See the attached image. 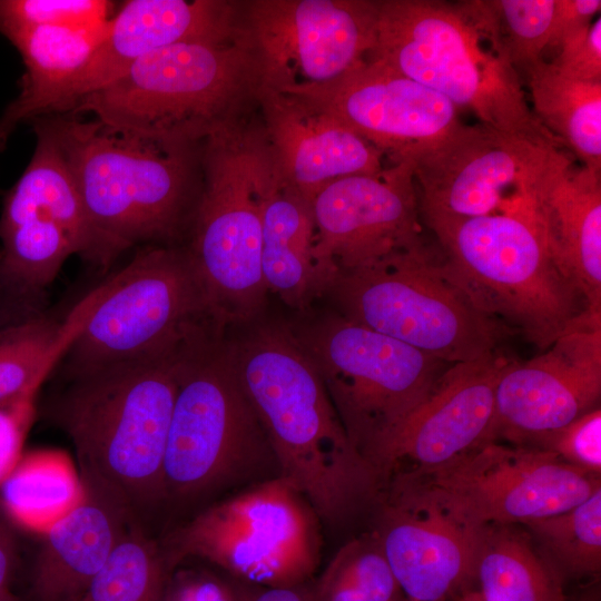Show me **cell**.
I'll return each mask as SVG.
<instances>
[{
    "label": "cell",
    "mask_w": 601,
    "mask_h": 601,
    "mask_svg": "<svg viewBox=\"0 0 601 601\" xmlns=\"http://www.w3.org/2000/svg\"><path fill=\"white\" fill-rule=\"evenodd\" d=\"M87 497V486L68 453H22L0 486V504L18 526L46 535Z\"/></svg>",
    "instance_id": "f1b7e54d"
},
{
    "label": "cell",
    "mask_w": 601,
    "mask_h": 601,
    "mask_svg": "<svg viewBox=\"0 0 601 601\" xmlns=\"http://www.w3.org/2000/svg\"><path fill=\"white\" fill-rule=\"evenodd\" d=\"M49 312L0 334V404L36 393L56 367L78 325Z\"/></svg>",
    "instance_id": "4dcf8cb0"
},
{
    "label": "cell",
    "mask_w": 601,
    "mask_h": 601,
    "mask_svg": "<svg viewBox=\"0 0 601 601\" xmlns=\"http://www.w3.org/2000/svg\"><path fill=\"white\" fill-rule=\"evenodd\" d=\"M250 601H312L311 587L266 588Z\"/></svg>",
    "instance_id": "ee69618b"
},
{
    "label": "cell",
    "mask_w": 601,
    "mask_h": 601,
    "mask_svg": "<svg viewBox=\"0 0 601 601\" xmlns=\"http://www.w3.org/2000/svg\"><path fill=\"white\" fill-rule=\"evenodd\" d=\"M16 543L10 530L0 521V591L9 590L17 560Z\"/></svg>",
    "instance_id": "7bdbcfd3"
},
{
    "label": "cell",
    "mask_w": 601,
    "mask_h": 601,
    "mask_svg": "<svg viewBox=\"0 0 601 601\" xmlns=\"http://www.w3.org/2000/svg\"><path fill=\"white\" fill-rule=\"evenodd\" d=\"M374 528L386 560L411 601H454L472 588L482 524L449 493L421 477L387 479Z\"/></svg>",
    "instance_id": "5bb4252c"
},
{
    "label": "cell",
    "mask_w": 601,
    "mask_h": 601,
    "mask_svg": "<svg viewBox=\"0 0 601 601\" xmlns=\"http://www.w3.org/2000/svg\"><path fill=\"white\" fill-rule=\"evenodd\" d=\"M85 484L86 500L43 535L32 574L37 601L79 599L134 520L117 497Z\"/></svg>",
    "instance_id": "d4e9b609"
},
{
    "label": "cell",
    "mask_w": 601,
    "mask_h": 601,
    "mask_svg": "<svg viewBox=\"0 0 601 601\" xmlns=\"http://www.w3.org/2000/svg\"><path fill=\"white\" fill-rule=\"evenodd\" d=\"M108 21L95 29L38 27L8 39L20 52L26 71L20 93L0 116V151L20 124L55 114L102 38Z\"/></svg>",
    "instance_id": "484cf974"
},
{
    "label": "cell",
    "mask_w": 601,
    "mask_h": 601,
    "mask_svg": "<svg viewBox=\"0 0 601 601\" xmlns=\"http://www.w3.org/2000/svg\"><path fill=\"white\" fill-rule=\"evenodd\" d=\"M169 571L161 548L134 519L77 601H162Z\"/></svg>",
    "instance_id": "836d02e7"
},
{
    "label": "cell",
    "mask_w": 601,
    "mask_h": 601,
    "mask_svg": "<svg viewBox=\"0 0 601 601\" xmlns=\"http://www.w3.org/2000/svg\"><path fill=\"white\" fill-rule=\"evenodd\" d=\"M424 224L436 237L443 275L538 348H549L588 309L554 266L529 200L501 213Z\"/></svg>",
    "instance_id": "5b68a950"
},
{
    "label": "cell",
    "mask_w": 601,
    "mask_h": 601,
    "mask_svg": "<svg viewBox=\"0 0 601 601\" xmlns=\"http://www.w3.org/2000/svg\"><path fill=\"white\" fill-rule=\"evenodd\" d=\"M522 446H530L551 452L572 466L600 475V406L579 416L562 427L529 439Z\"/></svg>",
    "instance_id": "74e56055"
},
{
    "label": "cell",
    "mask_w": 601,
    "mask_h": 601,
    "mask_svg": "<svg viewBox=\"0 0 601 601\" xmlns=\"http://www.w3.org/2000/svg\"><path fill=\"white\" fill-rule=\"evenodd\" d=\"M73 176L93 239V267L140 246H177L201 186L200 145L145 137L72 112L41 116Z\"/></svg>",
    "instance_id": "7a4b0ae2"
},
{
    "label": "cell",
    "mask_w": 601,
    "mask_h": 601,
    "mask_svg": "<svg viewBox=\"0 0 601 601\" xmlns=\"http://www.w3.org/2000/svg\"><path fill=\"white\" fill-rule=\"evenodd\" d=\"M526 73L539 122L583 166L601 169V81L572 79L543 59Z\"/></svg>",
    "instance_id": "f546056e"
},
{
    "label": "cell",
    "mask_w": 601,
    "mask_h": 601,
    "mask_svg": "<svg viewBox=\"0 0 601 601\" xmlns=\"http://www.w3.org/2000/svg\"><path fill=\"white\" fill-rule=\"evenodd\" d=\"M246 29L243 3L224 0H130L111 16L86 66L55 114L120 77L158 49L184 42L225 41Z\"/></svg>",
    "instance_id": "44dd1931"
},
{
    "label": "cell",
    "mask_w": 601,
    "mask_h": 601,
    "mask_svg": "<svg viewBox=\"0 0 601 601\" xmlns=\"http://www.w3.org/2000/svg\"><path fill=\"white\" fill-rule=\"evenodd\" d=\"M162 601H238V599L231 588L217 577L201 572H185L167 584Z\"/></svg>",
    "instance_id": "60d3db41"
},
{
    "label": "cell",
    "mask_w": 601,
    "mask_h": 601,
    "mask_svg": "<svg viewBox=\"0 0 601 601\" xmlns=\"http://www.w3.org/2000/svg\"><path fill=\"white\" fill-rule=\"evenodd\" d=\"M600 8V0H555L549 47H559L568 38L587 29Z\"/></svg>",
    "instance_id": "b9f144b4"
},
{
    "label": "cell",
    "mask_w": 601,
    "mask_h": 601,
    "mask_svg": "<svg viewBox=\"0 0 601 601\" xmlns=\"http://www.w3.org/2000/svg\"><path fill=\"white\" fill-rule=\"evenodd\" d=\"M220 333L203 331L181 348L164 459V497L209 492L270 451Z\"/></svg>",
    "instance_id": "30bf717a"
},
{
    "label": "cell",
    "mask_w": 601,
    "mask_h": 601,
    "mask_svg": "<svg viewBox=\"0 0 601 601\" xmlns=\"http://www.w3.org/2000/svg\"><path fill=\"white\" fill-rule=\"evenodd\" d=\"M318 256L338 274L423 244L416 185L407 160L376 175L322 187L311 201Z\"/></svg>",
    "instance_id": "ac0fdd59"
},
{
    "label": "cell",
    "mask_w": 601,
    "mask_h": 601,
    "mask_svg": "<svg viewBox=\"0 0 601 601\" xmlns=\"http://www.w3.org/2000/svg\"><path fill=\"white\" fill-rule=\"evenodd\" d=\"M256 105L283 177L309 203L333 180L384 169L378 148L309 100L262 82Z\"/></svg>",
    "instance_id": "7402d4cb"
},
{
    "label": "cell",
    "mask_w": 601,
    "mask_h": 601,
    "mask_svg": "<svg viewBox=\"0 0 601 601\" xmlns=\"http://www.w3.org/2000/svg\"><path fill=\"white\" fill-rule=\"evenodd\" d=\"M454 601H484L481 595L474 590L469 589L461 593Z\"/></svg>",
    "instance_id": "f6af8a7d"
},
{
    "label": "cell",
    "mask_w": 601,
    "mask_h": 601,
    "mask_svg": "<svg viewBox=\"0 0 601 601\" xmlns=\"http://www.w3.org/2000/svg\"><path fill=\"white\" fill-rule=\"evenodd\" d=\"M402 601H411V600H408V599L405 598V599H403Z\"/></svg>",
    "instance_id": "7dc6e473"
},
{
    "label": "cell",
    "mask_w": 601,
    "mask_h": 601,
    "mask_svg": "<svg viewBox=\"0 0 601 601\" xmlns=\"http://www.w3.org/2000/svg\"><path fill=\"white\" fill-rule=\"evenodd\" d=\"M312 601L405 599L374 532L344 544L311 587Z\"/></svg>",
    "instance_id": "e575fe53"
},
{
    "label": "cell",
    "mask_w": 601,
    "mask_h": 601,
    "mask_svg": "<svg viewBox=\"0 0 601 601\" xmlns=\"http://www.w3.org/2000/svg\"><path fill=\"white\" fill-rule=\"evenodd\" d=\"M36 393L0 404V486L22 455L32 425Z\"/></svg>",
    "instance_id": "ab89813d"
},
{
    "label": "cell",
    "mask_w": 601,
    "mask_h": 601,
    "mask_svg": "<svg viewBox=\"0 0 601 601\" xmlns=\"http://www.w3.org/2000/svg\"><path fill=\"white\" fill-rule=\"evenodd\" d=\"M424 242L338 275L331 292L349 321L449 364L499 352L516 332L480 311L442 273Z\"/></svg>",
    "instance_id": "9c48e42d"
},
{
    "label": "cell",
    "mask_w": 601,
    "mask_h": 601,
    "mask_svg": "<svg viewBox=\"0 0 601 601\" xmlns=\"http://www.w3.org/2000/svg\"><path fill=\"white\" fill-rule=\"evenodd\" d=\"M551 65L563 76L581 81H601V18L568 38Z\"/></svg>",
    "instance_id": "f35d334b"
},
{
    "label": "cell",
    "mask_w": 601,
    "mask_h": 601,
    "mask_svg": "<svg viewBox=\"0 0 601 601\" xmlns=\"http://www.w3.org/2000/svg\"><path fill=\"white\" fill-rule=\"evenodd\" d=\"M561 580L594 578L601 570V489L578 505L523 524Z\"/></svg>",
    "instance_id": "d6a6232c"
},
{
    "label": "cell",
    "mask_w": 601,
    "mask_h": 601,
    "mask_svg": "<svg viewBox=\"0 0 601 601\" xmlns=\"http://www.w3.org/2000/svg\"><path fill=\"white\" fill-rule=\"evenodd\" d=\"M324 109L392 161L457 127V107L381 62L364 59L324 83L277 88Z\"/></svg>",
    "instance_id": "ffe728a7"
},
{
    "label": "cell",
    "mask_w": 601,
    "mask_h": 601,
    "mask_svg": "<svg viewBox=\"0 0 601 601\" xmlns=\"http://www.w3.org/2000/svg\"><path fill=\"white\" fill-rule=\"evenodd\" d=\"M227 349L279 475L317 516L337 523L376 503L381 480L351 442L298 337L264 327Z\"/></svg>",
    "instance_id": "6da1fadb"
},
{
    "label": "cell",
    "mask_w": 601,
    "mask_h": 601,
    "mask_svg": "<svg viewBox=\"0 0 601 601\" xmlns=\"http://www.w3.org/2000/svg\"><path fill=\"white\" fill-rule=\"evenodd\" d=\"M459 7L515 71L525 72L542 60L551 38L555 0L469 1Z\"/></svg>",
    "instance_id": "1f68e13d"
},
{
    "label": "cell",
    "mask_w": 601,
    "mask_h": 601,
    "mask_svg": "<svg viewBox=\"0 0 601 601\" xmlns=\"http://www.w3.org/2000/svg\"><path fill=\"white\" fill-rule=\"evenodd\" d=\"M546 349L525 362L512 358L504 368L490 442L522 445L599 407L601 312L585 309Z\"/></svg>",
    "instance_id": "e0dca14e"
},
{
    "label": "cell",
    "mask_w": 601,
    "mask_h": 601,
    "mask_svg": "<svg viewBox=\"0 0 601 601\" xmlns=\"http://www.w3.org/2000/svg\"><path fill=\"white\" fill-rule=\"evenodd\" d=\"M410 162L423 223L465 219L513 209L569 158L559 149L462 122L400 158ZM392 161V162H393Z\"/></svg>",
    "instance_id": "4fadbf2b"
},
{
    "label": "cell",
    "mask_w": 601,
    "mask_h": 601,
    "mask_svg": "<svg viewBox=\"0 0 601 601\" xmlns=\"http://www.w3.org/2000/svg\"><path fill=\"white\" fill-rule=\"evenodd\" d=\"M75 601H77V600H75Z\"/></svg>",
    "instance_id": "c3c4849f"
},
{
    "label": "cell",
    "mask_w": 601,
    "mask_h": 601,
    "mask_svg": "<svg viewBox=\"0 0 601 601\" xmlns=\"http://www.w3.org/2000/svg\"><path fill=\"white\" fill-rule=\"evenodd\" d=\"M529 203L554 266L589 311L601 312L600 174L573 168L568 159L543 178Z\"/></svg>",
    "instance_id": "603a6c76"
},
{
    "label": "cell",
    "mask_w": 601,
    "mask_h": 601,
    "mask_svg": "<svg viewBox=\"0 0 601 601\" xmlns=\"http://www.w3.org/2000/svg\"><path fill=\"white\" fill-rule=\"evenodd\" d=\"M243 13L262 82L275 88L334 80L376 43L378 1L252 0Z\"/></svg>",
    "instance_id": "9a60e30c"
},
{
    "label": "cell",
    "mask_w": 601,
    "mask_h": 601,
    "mask_svg": "<svg viewBox=\"0 0 601 601\" xmlns=\"http://www.w3.org/2000/svg\"><path fill=\"white\" fill-rule=\"evenodd\" d=\"M484 601H565L562 580L519 524H482L472 588Z\"/></svg>",
    "instance_id": "83f0119b"
},
{
    "label": "cell",
    "mask_w": 601,
    "mask_h": 601,
    "mask_svg": "<svg viewBox=\"0 0 601 601\" xmlns=\"http://www.w3.org/2000/svg\"><path fill=\"white\" fill-rule=\"evenodd\" d=\"M31 124L36 149L26 170L3 198L0 221L30 215L47 217L67 231L76 254L93 266V239L68 162L45 118L38 117Z\"/></svg>",
    "instance_id": "4316f807"
},
{
    "label": "cell",
    "mask_w": 601,
    "mask_h": 601,
    "mask_svg": "<svg viewBox=\"0 0 601 601\" xmlns=\"http://www.w3.org/2000/svg\"><path fill=\"white\" fill-rule=\"evenodd\" d=\"M262 127L240 118L200 145L201 186L187 252L224 327L262 307V205L273 165Z\"/></svg>",
    "instance_id": "52a82bcc"
},
{
    "label": "cell",
    "mask_w": 601,
    "mask_h": 601,
    "mask_svg": "<svg viewBox=\"0 0 601 601\" xmlns=\"http://www.w3.org/2000/svg\"><path fill=\"white\" fill-rule=\"evenodd\" d=\"M297 337L351 442L373 467L391 435L451 365L343 315Z\"/></svg>",
    "instance_id": "7c38bea8"
},
{
    "label": "cell",
    "mask_w": 601,
    "mask_h": 601,
    "mask_svg": "<svg viewBox=\"0 0 601 601\" xmlns=\"http://www.w3.org/2000/svg\"><path fill=\"white\" fill-rule=\"evenodd\" d=\"M459 6L432 0L378 1L377 61L470 109L481 125L538 146L563 145L536 119L515 69Z\"/></svg>",
    "instance_id": "8992f818"
},
{
    "label": "cell",
    "mask_w": 601,
    "mask_h": 601,
    "mask_svg": "<svg viewBox=\"0 0 601 601\" xmlns=\"http://www.w3.org/2000/svg\"><path fill=\"white\" fill-rule=\"evenodd\" d=\"M259 56L246 29L225 41L177 43L150 52L69 111L145 137L201 144L256 104Z\"/></svg>",
    "instance_id": "277c9868"
},
{
    "label": "cell",
    "mask_w": 601,
    "mask_h": 601,
    "mask_svg": "<svg viewBox=\"0 0 601 601\" xmlns=\"http://www.w3.org/2000/svg\"><path fill=\"white\" fill-rule=\"evenodd\" d=\"M181 346L77 375L50 405L73 444L85 483L134 514L164 497L162 473Z\"/></svg>",
    "instance_id": "3957f363"
},
{
    "label": "cell",
    "mask_w": 601,
    "mask_h": 601,
    "mask_svg": "<svg viewBox=\"0 0 601 601\" xmlns=\"http://www.w3.org/2000/svg\"><path fill=\"white\" fill-rule=\"evenodd\" d=\"M105 0H0V33L7 39L38 27L95 29L111 17Z\"/></svg>",
    "instance_id": "8d00e7d4"
},
{
    "label": "cell",
    "mask_w": 601,
    "mask_h": 601,
    "mask_svg": "<svg viewBox=\"0 0 601 601\" xmlns=\"http://www.w3.org/2000/svg\"><path fill=\"white\" fill-rule=\"evenodd\" d=\"M453 496L480 524H525L566 511L601 489L600 475L555 454L497 441L436 469L408 474Z\"/></svg>",
    "instance_id": "2e32d148"
},
{
    "label": "cell",
    "mask_w": 601,
    "mask_h": 601,
    "mask_svg": "<svg viewBox=\"0 0 601 601\" xmlns=\"http://www.w3.org/2000/svg\"><path fill=\"white\" fill-rule=\"evenodd\" d=\"M262 275L266 289L295 308L331 292L339 275L317 254L311 203L285 180L275 158L263 195Z\"/></svg>",
    "instance_id": "cb8c5ba5"
},
{
    "label": "cell",
    "mask_w": 601,
    "mask_h": 601,
    "mask_svg": "<svg viewBox=\"0 0 601 601\" xmlns=\"http://www.w3.org/2000/svg\"><path fill=\"white\" fill-rule=\"evenodd\" d=\"M82 302L81 319L57 363L66 380L173 352L217 323L185 246L141 247Z\"/></svg>",
    "instance_id": "ba28073f"
},
{
    "label": "cell",
    "mask_w": 601,
    "mask_h": 601,
    "mask_svg": "<svg viewBox=\"0 0 601 601\" xmlns=\"http://www.w3.org/2000/svg\"><path fill=\"white\" fill-rule=\"evenodd\" d=\"M511 359L499 351L451 364L378 454L374 467L381 484L436 469L490 442L496 386Z\"/></svg>",
    "instance_id": "d6986e66"
},
{
    "label": "cell",
    "mask_w": 601,
    "mask_h": 601,
    "mask_svg": "<svg viewBox=\"0 0 601 601\" xmlns=\"http://www.w3.org/2000/svg\"><path fill=\"white\" fill-rule=\"evenodd\" d=\"M0 252L4 269L38 292H47L65 260L76 254L67 231L39 215L0 221Z\"/></svg>",
    "instance_id": "d590c367"
},
{
    "label": "cell",
    "mask_w": 601,
    "mask_h": 601,
    "mask_svg": "<svg viewBox=\"0 0 601 601\" xmlns=\"http://www.w3.org/2000/svg\"><path fill=\"white\" fill-rule=\"evenodd\" d=\"M317 514L285 477L263 481L175 530L161 548L171 570L195 556L264 585L306 584L319 561Z\"/></svg>",
    "instance_id": "8fae6325"
},
{
    "label": "cell",
    "mask_w": 601,
    "mask_h": 601,
    "mask_svg": "<svg viewBox=\"0 0 601 601\" xmlns=\"http://www.w3.org/2000/svg\"><path fill=\"white\" fill-rule=\"evenodd\" d=\"M0 601H19L9 590L0 591Z\"/></svg>",
    "instance_id": "bcb514c9"
}]
</instances>
